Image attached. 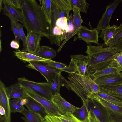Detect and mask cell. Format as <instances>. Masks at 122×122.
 Returning a JSON list of instances; mask_svg holds the SVG:
<instances>
[{
    "instance_id": "43",
    "label": "cell",
    "mask_w": 122,
    "mask_h": 122,
    "mask_svg": "<svg viewBox=\"0 0 122 122\" xmlns=\"http://www.w3.org/2000/svg\"><path fill=\"white\" fill-rule=\"evenodd\" d=\"M7 3L17 9H21L20 0H4Z\"/></svg>"
},
{
    "instance_id": "15",
    "label": "cell",
    "mask_w": 122,
    "mask_h": 122,
    "mask_svg": "<svg viewBox=\"0 0 122 122\" xmlns=\"http://www.w3.org/2000/svg\"><path fill=\"white\" fill-rule=\"evenodd\" d=\"M6 87L2 81L0 80V105L4 108L5 113L6 122H11V112L9 101Z\"/></svg>"
},
{
    "instance_id": "49",
    "label": "cell",
    "mask_w": 122,
    "mask_h": 122,
    "mask_svg": "<svg viewBox=\"0 0 122 122\" xmlns=\"http://www.w3.org/2000/svg\"></svg>"
},
{
    "instance_id": "13",
    "label": "cell",
    "mask_w": 122,
    "mask_h": 122,
    "mask_svg": "<svg viewBox=\"0 0 122 122\" xmlns=\"http://www.w3.org/2000/svg\"><path fill=\"white\" fill-rule=\"evenodd\" d=\"M27 103L25 105L28 109L36 115L43 122L46 116L49 115L47 111L40 103L28 96Z\"/></svg>"
},
{
    "instance_id": "35",
    "label": "cell",
    "mask_w": 122,
    "mask_h": 122,
    "mask_svg": "<svg viewBox=\"0 0 122 122\" xmlns=\"http://www.w3.org/2000/svg\"><path fill=\"white\" fill-rule=\"evenodd\" d=\"M72 10L73 12V22L76 29L78 31L82 26L83 20L81 17L80 11L74 7L72 8Z\"/></svg>"
},
{
    "instance_id": "24",
    "label": "cell",
    "mask_w": 122,
    "mask_h": 122,
    "mask_svg": "<svg viewBox=\"0 0 122 122\" xmlns=\"http://www.w3.org/2000/svg\"><path fill=\"white\" fill-rule=\"evenodd\" d=\"M34 54L43 58L51 60L56 56V52L52 48L46 46H40Z\"/></svg>"
},
{
    "instance_id": "10",
    "label": "cell",
    "mask_w": 122,
    "mask_h": 122,
    "mask_svg": "<svg viewBox=\"0 0 122 122\" xmlns=\"http://www.w3.org/2000/svg\"><path fill=\"white\" fill-rule=\"evenodd\" d=\"M99 32V31L96 28L90 30L85 26H82L77 32V37L75 38L74 40L78 38L88 44L92 43L98 45H100L98 41Z\"/></svg>"
},
{
    "instance_id": "47",
    "label": "cell",
    "mask_w": 122,
    "mask_h": 122,
    "mask_svg": "<svg viewBox=\"0 0 122 122\" xmlns=\"http://www.w3.org/2000/svg\"><path fill=\"white\" fill-rule=\"evenodd\" d=\"M43 122H51L49 119L46 117H45V121Z\"/></svg>"
},
{
    "instance_id": "33",
    "label": "cell",
    "mask_w": 122,
    "mask_h": 122,
    "mask_svg": "<svg viewBox=\"0 0 122 122\" xmlns=\"http://www.w3.org/2000/svg\"><path fill=\"white\" fill-rule=\"evenodd\" d=\"M72 7H74L80 11L87 13L89 4L85 0H70Z\"/></svg>"
},
{
    "instance_id": "6",
    "label": "cell",
    "mask_w": 122,
    "mask_h": 122,
    "mask_svg": "<svg viewBox=\"0 0 122 122\" xmlns=\"http://www.w3.org/2000/svg\"><path fill=\"white\" fill-rule=\"evenodd\" d=\"M17 81L22 86L29 88L42 97L52 100L53 95L51 90V84L48 82H36L24 77L18 78Z\"/></svg>"
},
{
    "instance_id": "3",
    "label": "cell",
    "mask_w": 122,
    "mask_h": 122,
    "mask_svg": "<svg viewBox=\"0 0 122 122\" xmlns=\"http://www.w3.org/2000/svg\"><path fill=\"white\" fill-rule=\"evenodd\" d=\"M69 81H66L65 86L71 90L81 99L83 104H87V95L90 93L97 94L99 87L89 76L77 73H69Z\"/></svg>"
},
{
    "instance_id": "14",
    "label": "cell",
    "mask_w": 122,
    "mask_h": 122,
    "mask_svg": "<svg viewBox=\"0 0 122 122\" xmlns=\"http://www.w3.org/2000/svg\"><path fill=\"white\" fill-rule=\"evenodd\" d=\"M89 108L91 109L100 122H110L106 110L104 107L97 101L89 99Z\"/></svg>"
},
{
    "instance_id": "41",
    "label": "cell",
    "mask_w": 122,
    "mask_h": 122,
    "mask_svg": "<svg viewBox=\"0 0 122 122\" xmlns=\"http://www.w3.org/2000/svg\"><path fill=\"white\" fill-rule=\"evenodd\" d=\"M49 65L61 70L67 66V65L65 64L54 61L53 60L51 61H44Z\"/></svg>"
},
{
    "instance_id": "8",
    "label": "cell",
    "mask_w": 122,
    "mask_h": 122,
    "mask_svg": "<svg viewBox=\"0 0 122 122\" xmlns=\"http://www.w3.org/2000/svg\"><path fill=\"white\" fill-rule=\"evenodd\" d=\"M22 87L28 96L37 102L46 109L49 115H59L61 114L52 100L42 97L29 88Z\"/></svg>"
},
{
    "instance_id": "2",
    "label": "cell",
    "mask_w": 122,
    "mask_h": 122,
    "mask_svg": "<svg viewBox=\"0 0 122 122\" xmlns=\"http://www.w3.org/2000/svg\"><path fill=\"white\" fill-rule=\"evenodd\" d=\"M86 53L89 57L88 68L91 75L94 71L111 64L116 54L120 51L111 47L102 45L87 46Z\"/></svg>"
},
{
    "instance_id": "29",
    "label": "cell",
    "mask_w": 122,
    "mask_h": 122,
    "mask_svg": "<svg viewBox=\"0 0 122 122\" xmlns=\"http://www.w3.org/2000/svg\"><path fill=\"white\" fill-rule=\"evenodd\" d=\"M53 115L58 122H82L73 114L70 112L59 115Z\"/></svg>"
},
{
    "instance_id": "7",
    "label": "cell",
    "mask_w": 122,
    "mask_h": 122,
    "mask_svg": "<svg viewBox=\"0 0 122 122\" xmlns=\"http://www.w3.org/2000/svg\"><path fill=\"white\" fill-rule=\"evenodd\" d=\"M26 66L39 72L45 78L47 82L51 84L56 76L62 71L60 69L52 66L44 62H28Z\"/></svg>"
},
{
    "instance_id": "17",
    "label": "cell",
    "mask_w": 122,
    "mask_h": 122,
    "mask_svg": "<svg viewBox=\"0 0 122 122\" xmlns=\"http://www.w3.org/2000/svg\"><path fill=\"white\" fill-rule=\"evenodd\" d=\"M68 26L66 29L63 30L61 41L65 40L57 51L59 52L66 42L70 38L77 34L78 31L76 30L73 21V17L71 13L67 19Z\"/></svg>"
},
{
    "instance_id": "36",
    "label": "cell",
    "mask_w": 122,
    "mask_h": 122,
    "mask_svg": "<svg viewBox=\"0 0 122 122\" xmlns=\"http://www.w3.org/2000/svg\"><path fill=\"white\" fill-rule=\"evenodd\" d=\"M89 111L88 104H83L82 107L79 108L74 113H76L77 118L82 121L87 117Z\"/></svg>"
},
{
    "instance_id": "32",
    "label": "cell",
    "mask_w": 122,
    "mask_h": 122,
    "mask_svg": "<svg viewBox=\"0 0 122 122\" xmlns=\"http://www.w3.org/2000/svg\"><path fill=\"white\" fill-rule=\"evenodd\" d=\"M21 113L25 116L21 118L25 122H43L35 113L25 108Z\"/></svg>"
},
{
    "instance_id": "34",
    "label": "cell",
    "mask_w": 122,
    "mask_h": 122,
    "mask_svg": "<svg viewBox=\"0 0 122 122\" xmlns=\"http://www.w3.org/2000/svg\"><path fill=\"white\" fill-rule=\"evenodd\" d=\"M51 3L61 10L69 11L72 10L70 0H51Z\"/></svg>"
},
{
    "instance_id": "9",
    "label": "cell",
    "mask_w": 122,
    "mask_h": 122,
    "mask_svg": "<svg viewBox=\"0 0 122 122\" xmlns=\"http://www.w3.org/2000/svg\"><path fill=\"white\" fill-rule=\"evenodd\" d=\"M122 0H115L110 2L106 7L101 18L99 20L96 28L99 31L110 27V21L113 12Z\"/></svg>"
},
{
    "instance_id": "42",
    "label": "cell",
    "mask_w": 122,
    "mask_h": 122,
    "mask_svg": "<svg viewBox=\"0 0 122 122\" xmlns=\"http://www.w3.org/2000/svg\"><path fill=\"white\" fill-rule=\"evenodd\" d=\"M113 62L122 69V52H119L116 54L113 58Z\"/></svg>"
},
{
    "instance_id": "16",
    "label": "cell",
    "mask_w": 122,
    "mask_h": 122,
    "mask_svg": "<svg viewBox=\"0 0 122 122\" xmlns=\"http://www.w3.org/2000/svg\"><path fill=\"white\" fill-rule=\"evenodd\" d=\"M41 36L33 31L27 33L26 38V52L34 54L40 47Z\"/></svg>"
},
{
    "instance_id": "19",
    "label": "cell",
    "mask_w": 122,
    "mask_h": 122,
    "mask_svg": "<svg viewBox=\"0 0 122 122\" xmlns=\"http://www.w3.org/2000/svg\"><path fill=\"white\" fill-rule=\"evenodd\" d=\"M6 90L9 99H22L26 98L28 96L18 83L13 84L6 87Z\"/></svg>"
},
{
    "instance_id": "28",
    "label": "cell",
    "mask_w": 122,
    "mask_h": 122,
    "mask_svg": "<svg viewBox=\"0 0 122 122\" xmlns=\"http://www.w3.org/2000/svg\"><path fill=\"white\" fill-rule=\"evenodd\" d=\"M41 5L42 10L48 22L50 24L51 18V0H42Z\"/></svg>"
},
{
    "instance_id": "27",
    "label": "cell",
    "mask_w": 122,
    "mask_h": 122,
    "mask_svg": "<svg viewBox=\"0 0 122 122\" xmlns=\"http://www.w3.org/2000/svg\"><path fill=\"white\" fill-rule=\"evenodd\" d=\"M119 26L115 25L107 29L101 31L99 37H101L103 40V46L106 45L108 41L115 35Z\"/></svg>"
},
{
    "instance_id": "22",
    "label": "cell",
    "mask_w": 122,
    "mask_h": 122,
    "mask_svg": "<svg viewBox=\"0 0 122 122\" xmlns=\"http://www.w3.org/2000/svg\"><path fill=\"white\" fill-rule=\"evenodd\" d=\"M15 56L18 58L24 61H51L39 57L34 54L27 52H23L19 49L14 51Z\"/></svg>"
},
{
    "instance_id": "1",
    "label": "cell",
    "mask_w": 122,
    "mask_h": 122,
    "mask_svg": "<svg viewBox=\"0 0 122 122\" xmlns=\"http://www.w3.org/2000/svg\"><path fill=\"white\" fill-rule=\"evenodd\" d=\"M21 12L27 33L33 31L50 37L49 24L40 6L35 0H20Z\"/></svg>"
},
{
    "instance_id": "39",
    "label": "cell",
    "mask_w": 122,
    "mask_h": 122,
    "mask_svg": "<svg viewBox=\"0 0 122 122\" xmlns=\"http://www.w3.org/2000/svg\"><path fill=\"white\" fill-rule=\"evenodd\" d=\"M19 26L20 33V39L22 40L23 43V48L22 50L21 51L26 52L27 36L25 35L23 27L24 26L20 23H19Z\"/></svg>"
},
{
    "instance_id": "12",
    "label": "cell",
    "mask_w": 122,
    "mask_h": 122,
    "mask_svg": "<svg viewBox=\"0 0 122 122\" xmlns=\"http://www.w3.org/2000/svg\"><path fill=\"white\" fill-rule=\"evenodd\" d=\"M98 85L115 86L122 84V72L104 76L94 80Z\"/></svg>"
},
{
    "instance_id": "5",
    "label": "cell",
    "mask_w": 122,
    "mask_h": 122,
    "mask_svg": "<svg viewBox=\"0 0 122 122\" xmlns=\"http://www.w3.org/2000/svg\"><path fill=\"white\" fill-rule=\"evenodd\" d=\"M87 97L97 101L104 107L110 122H122V107L111 103L94 93L88 94Z\"/></svg>"
},
{
    "instance_id": "46",
    "label": "cell",
    "mask_w": 122,
    "mask_h": 122,
    "mask_svg": "<svg viewBox=\"0 0 122 122\" xmlns=\"http://www.w3.org/2000/svg\"><path fill=\"white\" fill-rule=\"evenodd\" d=\"M3 0H0V11H1V10L3 8H2V3Z\"/></svg>"
},
{
    "instance_id": "20",
    "label": "cell",
    "mask_w": 122,
    "mask_h": 122,
    "mask_svg": "<svg viewBox=\"0 0 122 122\" xmlns=\"http://www.w3.org/2000/svg\"><path fill=\"white\" fill-rule=\"evenodd\" d=\"M122 71V69L113 62L111 64L100 70L94 71L90 76L94 80L100 77Z\"/></svg>"
},
{
    "instance_id": "37",
    "label": "cell",
    "mask_w": 122,
    "mask_h": 122,
    "mask_svg": "<svg viewBox=\"0 0 122 122\" xmlns=\"http://www.w3.org/2000/svg\"><path fill=\"white\" fill-rule=\"evenodd\" d=\"M106 101L113 104L122 107V101L109 95L98 92L97 94Z\"/></svg>"
},
{
    "instance_id": "21",
    "label": "cell",
    "mask_w": 122,
    "mask_h": 122,
    "mask_svg": "<svg viewBox=\"0 0 122 122\" xmlns=\"http://www.w3.org/2000/svg\"><path fill=\"white\" fill-rule=\"evenodd\" d=\"M2 3L4 5L2 9L4 14H10L16 20L22 23L25 27V24L21 12L10 5L4 0H3Z\"/></svg>"
},
{
    "instance_id": "23",
    "label": "cell",
    "mask_w": 122,
    "mask_h": 122,
    "mask_svg": "<svg viewBox=\"0 0 122 122\" xmlns=\"http://www.w3.org/2000/svg\"><path fill=\"white\" fill-rule=\"evenodd\" d=\"M122 52V27L119 26L115 35L108 41L106 45Z\"/></svg>"
},
{
    "instance_id": "38",
    "label": "cell",
    "mask_w": 122,
    "mask_h": 122,
    "mask_svg": "<svg viewBox=\"0 0 122 122\" xmlns=\"http://www.w3.org/2000/svg\"><path fill=\"white\" fill-rule=\"evenodd\" d=\"M56 26L63 30L67 27V19L65 17L57 19L53 23L49 24V28Z\"/></svg>"
},
{
    "instance_id": "26",
    "label": "cell",
    "mask_w": 122,
    "mask_h": 122,
    "mask_svg": "<svg viewBox=\"0 0 122 122\" xmlns=\"http://www.w3.org/2000/svg\"><path fill=\"white\" fill-rule=\"evenodd\" d=\"M63 30L55 26L50 28V37L49 39L51 44H54L60 46Z\"/></svg>"
},
{
    "instance_id": "45",
    "label": "cell",
    "mask_w": 122,
    "mask_h": 122,
    "mask_svg": "<svg viewBox=\"0 0 122 122\" xmlns=\"http://www.w3.org/2000/svg\"><path fill=\"white\" fill-rule=\"evenodd\" d=\"M11 47L13 48L18 49L19 47V44L15 40H12L10 43Z\"/></svg>"
},
{
    "instance_id": "30",
    "label": "cell",
    "mask_w": 122,
    "mask_h": 122,
    "mask_svg": "<svg viewBox=\"0 0 122 122\" xmlns=\"http://www.w3.org/2000/svg\"><path fill=\"white\" fill-rule=\"evenodd\" d=\"M10 20L11 23V30L14 34L15 40L19 43L21 39L18 21L16 20L11 15L8 14H5Z\"/></svg>"
},
{
    "instance_id": "25",
    "label": "cell",
    "mask_w": 122,
    "mask_h": 122,
    "mask_svg": "<svg viewBox=\"0 0 122 122\" xmlns=\"http://www.w3.org/2000/svg\"><path fill=\"white\" fill-rule=\"evenodd\" d=\"M61 73L56 76L51 84V89L53 96L59 93L61 87L65 86L66 84V80L62 76Z\"/></svg>"
},
{
    "instance_id": "48",
    "label": "cell",
    "mask_w": 122,
    "mask_h": 122,
    "mask_svg": "<svg viewBox=\"0 0 122 122\" xmlns=\"http://www.w3.org/2000/svg\"><path fill=\"white\" fill-rule=\"evenodd\" d=\"M120 26H121L122 27V22L120 24Z\"/></svg>"
},
{
    "instance_id": "31",
    "label": "cell",
    "mask_w": 122,
    "mask_h": 122,
    "mask_svg": "<svg viewBox=\"0 0 122 122\" xmlns=\"http://www.w3.org/2000/svg\"><path fill=\"white\" fill-rule=\"evenodd\" d=\"M21 99L14 98L9 100V105L11 113L17 112L21 113L24 110L25 107L21 103Z\"/></svg>"
},
{
    "instance_id": "11",
    "label": "cell",
    "mask_w": 122,
    "mask_h": 122,
    "mask_svg": "<svg viewBox=\"0 0 122 122\" xmlns=\"http://www.w3.org/2000/svg\"><path fill=\"white\" fill-rule=\"evenodd\" d=\"M52 101L61 114L67 112L74 114L79 108L66 101L60 93L53 96Z\"/></svg>"
},
{
    "instance_id": "4",
    "label": "cell",
    "mask_w": 122,
    "mask_h": 122,
    "mask_svg": "<svg viewBox=\"0 0 122 122\" xmlns=\"http://www.w3.org/2000/svg\"><path fill=\"white\" fill-rule=\"evenodd\" d=\"M70 57L71 59L69 65L61 70L69 73H77L90 76L88 68L89 57L87 55L76 54L72 55Z\"/></svg>"
},
{
    "instance_id": "18",
    "label": "cell",
    "mask_w": 122,
    "mask_h": 122,
    "mask_svg": "<svg viewBox=\"0 0 122 122\" xmlns=\"http://www.w3.org/2000/svg\"><path fill=\"white\" fill-rule=\"evenodd\" d=\"M98 92L106 94L122 101V84L115 86H99Z\"/></svg>"
},
{
    "instance_id": "44",
    "label": "cell",
    "mask_w": 122,
    "mask_h": 122,
    "mask_svg": "<svg viewBox=\"0 0 122 122\" xmlns=\"http://www.w3.org/2000/svg\"><path fill=\"white\" fill-rule=\"evenodd\" d=\"M0 122H6L5 110L1 106H0Z\"/></svg>"
},
{
    "instance_id": "40",
    "label": "cell",
    "mask_w": 122,
    "mask_h": 122,
    "mask_svg": "<svg viewBox=\"0 0 122 122\" xmlns=\"http://www.w3.org/2000/svg\"><path fill=\"white\" fill-rule=\"evenodd\" d=\"M82 122H100L99 119L94 114L93 111L89 108L88 115Z\"/></svg>"
}]
</instances>
